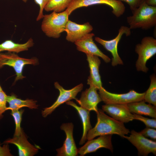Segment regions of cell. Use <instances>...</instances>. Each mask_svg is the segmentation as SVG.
Wrapping results in <instances>:
<instances>
[{"label": "cell", "mask_w": 156, "mask_h": 156, "mask_svg": "<svg viewBox=\"0 0 156 156\" xmlns=\"http://www.w3.org/2000/svg\"><path fill=\"white\" fill-rule=\"evenodd\" d=\"M97 122L94 127L88 132L86 139L90 140L100 135L116 134L123 137L130 133L124 123L106 115L103 111L98 109L96 112Z\"/></svg>", "instance_id": "1"}, {"label": "cell", "mask_w": 156, "mask_h": 156, "mask_svg": "<svg viewBox=\"0 0 156 156\" xmlns=\"http://www.w3.org/2000/svg\"><path fill=\"white\" fill-rule=\"evenodd\" d=\"M127 18L131 29L141 28L147 30L156 25V7L147 5L144 1Z\"/></svg>", "instance_id": "2"}, {"label": "cell", "mask_w": 156, "mask_h": 156, "mask_svg": "<svg viewBox=\"0 0 156 156\" xmlns=\"http://www.w3.org/2000/svg\"><path fill=\"white\" fill-rule=\"evenodd\" d=\"M69 15L66 10L60 12L53 11L44 15L41 25L42 31L49 37L58 38L65 31Z\"/></svg>", "instance_id": "3"}, {"label": "cell", "mask_w": 156, "mask_h": 156, "mask_svg": "<svg viewBox=\"0 0 156 156\" xmlns=\"http://www.w3.org/2000/svg\"><path fill=\"white\" fill-rule=\"evenodd\" d=\"M38 62V59L35 57L30 59L24 58L19 56L16 53L10 52L0 53V69L5 65L13 68L16 75L14 82L25 77L23 75V71L25 65H36Z\"/></svg>", "instance_id": "4"}, {"label": "cell", "mask_w": 156, "mask_h": 156, "mask_svg": "<svg viewBox=\"0 0 156 156\" xmlns=\"http://www.w3.org/2000/svg\"><path fill=\"white\" fill-rule=\"evenodd\" d=\"M135 51L138 55L135 64L136 70L147 73L148 69L146 66V63L156 53V39L150 36L144 37L141 43L136 45Z\"/></svg>", "instance_id": "5"}, {"label": "cell", "mask_w": 156, "mask_h": 156, "mask_svg": "<svg viewBox=\"0 0 156 156\" xmlns=\"http://www.w3.org/2000/svg\"><path fill=\"white\" fill-rule=\"evenodd\" d=\"M99 94L105 104H127L143 101L145 92L138 93L133 90L128 92L117 94L110 92L102 87L99 90Z\"/></svg>", "instance_id": "6"}, {"label": "cell", "mask_w": 156, "mask_h": 156, "mask_svg": "<svg viewBox=\"0 0 156 156\" xmlns=\"http://www.w3.org/2000/svg\"><path fill=\"white\" fill-rule=\"evenodd\" d=\"M96 4H105L109 6L112 9V13L117 17L122 15L125 10V6L120 0H74L66 10L70 15L77 8Z\"/></svg>", "instance_id": "7"}, {"label": "cell", "mask_w": 156, "mask_h": 156, "mask_svg": "<svg viewBox=\"0 0 156 156\" xmlns=\"http://www.w3.org/2000/svg\"><path fill=\"white\" fill-rule=\"evenodd\" d=\"M131 34V29L129 27L122 26L119 29L117 36L112 39L105 40L99 37L95 38V40L96 42L102 45L107 50L111 53L112 56L111 64L112 66L123 64V61L118 54V44L123 35L125 34L127 36H130Z\"/></svg>", "instance_id": "8"}, {"label": "cell", "mask_w": 156, "mask_h": 156, "mask_svg": "<svg viewBox=\"0 0 156 156\" xmlns=\"http://www.w3.org/2000/svg\"><path fill=\"white\" fill-rule=\"evenodd\" d=\"M54 86L59 91V94L56 101L52 105L44 108L42 111V115L44 118L50 114L61 105L72 99L77 100L76 96L78 93L82 90L83 85L81 83L71 89L66 90L58 82H56L54 83Z\"/></svg>", "instance_id": "9"}, {"label": "cell", "mask_w": 156, "mask_h": 156, "mask_svg": "<svg viewBox=\"0 0 156 156\" xmlns=\"http://www.w3.org/2000/svg\"><path fill=\"white\" fill-rule=\"evenodd\" d=\"M130 133L129 136L124 135L123 138L127 140L136 147L139 155L146 156L150 153L156 155V141L147 139L134 130Z\"/></svg>", "instance_id": "10"}, {"label": "cell", "mask_w": 156, "mask_h": 156, "mask_svg": "<svg viewBox=\"0 0 156 156\" xmlns=\"http://www.w3.org/2000/svg\"><path fill=\"white\" fill-rule=\"evenodd\" d=\"M73 125L71 122L63 124L60 127L66 135L62 146L56 149L57 156H76L78 155L77 148L73 136Z\"/></svg>", "instance_id": "11"}, {"label": "cell", "mask_w": 156, "mask_h": 156, "mask_svg": "<svg viewBox=\"0 0 156 156\" xmlns=\"http://www.w3.org/2000/svg\"><path fill=\"white\" fill-rule=\"evenodd\" d=\"M3 144H11L16 145L18 148L19 156H33L37 153L40 148L39 146H34L29 142L23 130L20 135H14L12 138L5 141Z\"/></svg>", "instance_id": "12"}, {"label": "cell", "mask_w": 156, "mask_h": 156, "mask_svg": "<svg viewBox=\"0 0 156 156\" xmlns=\"http://www.w3.org/2000/svg\"><path fill=\"white\" fill-rule=\"evenodd\" d=\"M112 135L99 136L96 139L88 140L82 146L78 149V153L80 156L96 151L101 148H105L113 152L112 142Z\"/></svg>", "instance_id": "13"}, {"label": "cell", "mask_w": 156, "mask_h": 156, "mask_svg": "<svg viewBox=\"0 0 156 156\" xmlns=\"http://www.w3.org/2000/svg\"><path fill=\"white\" fill-rule=\"evenodd\" d=\"M94 36L93 33H90L82 39L75 42L77 50L86 55L90 54L100 57L105 62H109L110 59L99 49L94 42L93 38Z\"/></svg>", "instance_id": "14"}, {"label": "cell", "mask_w": 156, "mask_h": 156, "mask_svg": "<svg viewBox=\"0 0 156 156\" xmlns=\"http://www.w3.org/2000/svg\"><path fill=\"white\" fill-rule=\"evenodd\" d=\"M93 29V27L89 22L79 24L68 20L65 30L67 34L66 39L75 43L83 39Z\"/></svg>", "instance_id": "15"}, {"label": "cell", "mask_w": 156, "mask_h": 156, "mask_svg": "<svg viewBox=\"0 0 156 156\" xmlns=\"http://www.w3.org/2000/svg\"><path fill=\"white\" fill-rule=\"evenodd\" d=\"M98 89L96 88L90 86V87L83 92L79 99L76 100L77 102L81 107L90 111L96 112L98 109V104L102 99L97 92Z\"/></svg>", "instance_id": "16"}, {"label": "cell", "mask_w": 156, "mask_h": 156, "mask_svg": "<svg viewBox=\"0 0 156 156\" xmlns=\"http://www.w3.org/2000/svg\"><path fill=\"white\" fill-rule=\"evenodd\" d=\"M102 109L115 120L123 123L134 120L133 114L129 111L126 104H105Z\"/></svg>", "instance_id": "17"}, {"label": "cell", "mask_w": 156, "mask_h": 156, "mask_svg": "<svg viewBox=\"0 0 156 156\" xmlns=\"http://www.w3.org/2000/svg\"><path fill=\"white\" fill-rule=\"evenodd\" d=\"M87 60L90 68V75L87 80V84L96 88L98 90L102 87V83L99 73L101 60L98 57L90 54H86Z\"/></svg>", "instance_id": "18"}, {"label": "cell", "mask_w": 156, "mask_h": 156, "mask_svg": "<svg viewBox=\"0 0 156 156\" xmlns=\"http://www.w3.org/2000/svg\"><path fill=\"white\" fill-rule=\"evenodd\" d=\"M67 105L74 107L77 111L81 120L83 128V134L79 144L82 145L86 140V136L88 131L92 128L90 121V111L77 105L75 103L70 101L66 102Z\"/></svg>", "instance_id": "19"}, {"label": "cell", "mask_w": 156, "mask_h": 156, "mask_svg": "<svg viewBox=\"0 0 156 156\" xmlns=\"http://www.w3.org/2000/svg\"><path fill=\"white\" fill-rule=\"evenodd\" d=\"M126 105L131 113L144 115L156 118V106L150 104H147L144 101Z\"/></svg>", "instance_id": "20"}, {"label": "cell", "mask_w": 156, "mask_h": 156, "mask_svg": "<svg viewBox=\"0 0 156 156\" xmlns=\"http://www.w3.org/2000/svg\"><path fill=\"white\" fill-rule=\"evenodd\" d=\"M34 44V40L32 38H30L26 42L23 44L16 43L10 40H7L0 44V53L7 51L17 53L28 50Z\"/></svg>", "instance_id": "21"}, {"label": "cell", "mask_w": 156, "mask_h": 156, "mask_svg": "<svg viewBox=\"0 0 156 156\" xmlns=\"http://www.w3.org/2000/svg\"><path fill=\"white\" fill-rule=\"evenodd\" d=\"M7 102L9 104L7 110L19 109L23 107H27L30 109H37L38 105L37 101L33 99L23 100L17 98L15 95L7 96Z\"/></svg>", "instance_id": "22"}, {"label": "cell", "mask_w": 156, "mask_h": 156, "mask_svg": "<svg viewBox=\"0 0 156 156\" xmlns=\"http://www.w3.org/2000/svg\"><path fill=\"white\" fill-rule=\"evenodd\" d=\"M74 0H50L44 8L47 12H61L65 10Z\"/></svg>", "instance_id": "23"}, {"label": "cell", "mask_w": 156, "mask_h": 156, "mask_svg": "<svg viewBox=\"0 0 156 156\" xmlns=\"http://www.w3.org/2000/svg\"><path fill=\"white\" fill-rule=\"evenodd\" d=\"M151 83L149 87L145 92L143 101L156 106V76L153 74L150 76Z\"/></svg>", "instance_id": "24"}, {"label": "cell", "mask_w": 156, "mask_h": 156, "mask_svg": "<svg viewBox=\"0 0 156 156\" xmlns=\"http://www.w3.org/2000/svg\"><path fill=\"white\" fill-rule=\"evenodd\" d=\"M11 114L13 117L14 120L15 129L14 135H18L21 133L22 129L21 127V124L22 119V115L24 112L23 109L11 110Z\"/></svg>", "instance_id": "25"}, {"label": "cell", "mask_w": 156, "mask_h": 156, "mask_svg": "<svg viewBox=\"0 0 156 156\" xmlns=\"http://www.w3.org/2000/svg\"><path fill=\"white\" fill-rule=\"evenodd\" d=\"M134 119L143 122L146 127L154 129L156 128V119H150L145 118L140 115L133 114Z\"/></svg>", "instance_id": "26"}, {"label": "cell", "mask_w": 156, "mask_h": 156, "mask_svg": "<svg viewBox=\"0 0 156 156\" xmlns=\"http://www.w3.org/2000/svg\"><path fill=\"white\" fill-rule=\"evenodd\" d=\"M50 0H34L35 2L39 7V11L36 21H38L42 19L44 15L43 11L44 8Z\"/></svg>", "instance_id": "27"}, {"label": "cell", "mask_w": 156, "mask_h": 156, "mask_svg": "<svg viewBox=\"0 0 156 156\" xmlns=\"http://www.w3.org/2000/svg\"><path fill=\"white\" fill-rule=\"evenodd\" d=\"M140 133L144 137L149 138L153 140L156 141V130L155 129L146 127Z\"/></svg>", "instance_id": "28"}, {"label": "cell", "mask_w": 156, "mask_h": 156, "mask_svg": "<svg viewBox=\"0 0 156 156\" xmlns=\"http://www.w3.org/2000/svg\"><path fill=\"white\" fill-rule=\"evenodd\" d=\"M7 96L3 90L0 92V114H1L7 110Z\"/></svg>", "instance_id": "29"}, {"label": "cell", "mask_w": 156, "mask_h": 156, "mask_svg": "<svg viewBox=\"0 0 156 156\" xmlns=\"http://www.w3.org/2000/svg\"><path fill=\"white\" fill-rule=\"evenodd\" d=\"M123 1L129 5L130 8L133 12L136 8H138L145 0H120Z\"/></svg>", "instance_id": "30"}, {"label": "cell", "mask_w": 156, "mask_h": 156, "mask_svg": "<svg viewBox=\"0 0 156 156\" xmlns=\"http://www.w3.org/2000/svg\"><path fill=\"white\" fill-rule=\"evenodd\" d=\"M8 144H4L2 146L0 144V156H12Z\"/></svg>", "instance_id": "31"}, {"label": "cell", "mask_w": 156, "mask_h": 156, "mask_svg": "<svg viewBox=\"0 0 156 156\" xmlns=\"http://www.w3.org/2000/svg\"><path fill=\"white\" fill-rule=\"evenodd\" d=\"M144 1L148 5L156 7V0H145Z\"/></svg>", "instance_id": "32"}, {"label": "cell", "mask_w": 156, "mask_h": 156, "mask_svg": "<svg viewBox=\"0 0 156 156\" xmlns=\"http://www.w3.org/2000/svg\"><path fill=\"white\" fill-rule=\"evenodd\" d=\"M25 3H26L27 1L28 0H21Z\"/></svg>", "instance_id": "33"}, {"label": "cell", "mask_w": 156, "mask_h": 156, "mask_svg": "<svg viewBox=\"0 0 156 156\" xmlns=\"http://www.w3.org/2000/svg\"><path fill=\"white\" fill-rule=\"evenodd\" d=\"M2 90H3L2 89L0 85V92Z\"/></svg>", "instance_id": "34"}, {"label": "cell", "mask_w": 156, "mask_h": 156, "mask_svg": "<svg viewBox=\"0 0 156 156\" xmlns=\"http://www.w3.org/2000/svg\"><path fill=\"white\" fill-rule=\"evenodd\" d=\"M2 116V114H0V119L1 118Z\"/></svg>", "instance_id": "35"}]
</instances>
